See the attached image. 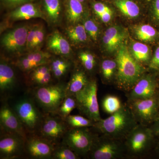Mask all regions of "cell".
<instances>
[{
  "label": "cell",
  "mask_w": 159,
  "mask_h": 159,
  "mask_svg": "<svg viewBox=\"0 0 159 159\" xmlns=\"http://www.w3.org/2000/svg\"><path fill=\"white\" fill-rule=\"evenodd\" d=\"M97 90V80H92L82 90L75 95L77 100V108L80 113L95 122L102 119L99 113Z\"/></svg>",
  "instance_id": "cell-5"
},
{
  "label": "cell",
  "mask_w": 159,
  "mask_h": 159,
  "mask_svg": "<svg viewBox=\"0 0 159 159\" xmlns=\"http://www.w3.org/2000/svg\"><path fill=\"white\" fill-rule=\"evenodd\" d=\"M70 65V63L68 61L62 58H56L52 61L51 62V71L55 70L61 67L64 66Z\"/></svg>",
  "instance_id": "cell-42"
},
{
  "label": "cell",
  "mask_w": 159,
  "mask_h": 159,
  "mask_svg": "<svg viewBox=\"0 0 159 159\" xmlns=\"http://www.w3.org/2000/svg\"><path fill=\"white\" fill-rule=\"evenodd\" d=\"M79 58L84 68L86 70H93L96 65V60L93 54L88 52L80 53Z\"/></svg>",
  "instance_id": "cell-33"
},
{
  "label": "cell",
  "mask_w": 159,
  "mask_h": 159,
  "mask_svg": "<svg viewBox=\"0 0 159 159\" xmlns=\"http://www.w3.org/2000/svg\"><path fill=\"white\" fill-rule=\"evenodd\" d=\"M78 1H80V2H83L84 1V0H78Z\"/></svg>",
  "instance_id": "cell-49"
},
{
  "label": "cell",
  "mask_w": 159,
  "mask_h": 159,
  "mask_svg": "<svg viewBox=\"0 0 159 159\" xmlns=\"http://www.w3.org/2000/svg\"><path fill=\"white\" fill-rule=\"evenodd\" d=\"M139 124L129 107L122 105L108 118L95 122L92 128L100 134L123 142Z\"/></svg>",
  "instance_id": "cell-1"
},
{
  "label": "cell",
  "mask_w": 159,
  "mask_h": 159,
  "mask_svg": "<svg viewBox=\"0 0 159 159\" xmlns=\"http://www.w3.org/2000/svg\"><path fill=\"white\" fill-rule=\"evenodd\" d=\"M131 54L139 63L148 62L151 59V51L149 47L140 42H134L131 48Z\"/></svg>",
  "instance_id": "cell-23"
},
{
  "label": "cell",
  "mask_w": 159,
  "mask_h": 159,
  "mask_svg": "<svg viewBox=\"0 0 159 159\" xmlns=\"http://www.w3.org/2000/svg\"><path fill=\"white\" fill-rule=\"evenodd\" d=\"M70 127L64 119L54 113H45L38 136L54 145L59 144Z\"/></svg>",
  "instance_id": "cell-9"
},
{
  "label": "cell",
  "mask_w": 159,
  "mask_h": 159,
  "mask_svg": "<svg viewBox=\"0 0 159 159\" xmlns=\"http://www.w3.org/2000/svg\"><path fill=\"white\" fill-rule=\"evenodd\" d=\"M28 26L18 27L3 35L2 44L8 52L16 53L25 48L27 35L29 31Z\"/></svg>",
  "instance_id": "cell-14"
},
{
  "label": "cell",
  "mask_w": 159,
  "mask_h": 159,
  "mask_svg": "<svg viewBox=\"0 0 159 159\" xmlns=\"http://www.w3.org/2000/svg\"><path fill=\"white\" fill-rule=\"evenodd\" d=\"M44 29L43 26L36 25L35 40L33 45V51L39 50L44 39Z\"/></svg>",
  "instance_id": "cell-37"
},
{
  "label": "cell",
  "mask_w": 159,
  "mask_h": 159,
  "mask_svg": "<svg viewBox=\"0 0 159 159\" xmlns=\"http://www.w3.org/2000/svg\"><path fill=\"white\" fill-rule=\"evenodd\" d=\"M10 17L14 20H25L33 18H43V15L35 5L28 3L12 11Z\"/></svg>",
  "instance_id": "cell-20"
},
{
  "label": "cell",
  "mask_w": 159,
  "mask_h": 159,
  "mask_svg": "<svg viewBox=\"0 0 159 159\" xmlns=\"http://www.w3.org/2000/svg\"><path fill=\"white\" fill-rule=\"evenodd\" d=\"M112 15V11L111 9L110 10L105 11L102 14L99 15L98 16L100 18V19L103 22L107 23L110 21Z\"/></svg>",
  "instance_id": "cell-45"
},
{
  "label": "cell",
  "mask_w": 159,
  "mask_h": 159,
  "mask_svg": "<svg viewBox=\"0 0 159 159\" xmlns=\"http://www.w3.org/2000/svg\"><path fill=\"white\" fill-rule=\"evenodd\" d=\"M55 145L36 134L27 137L25 153L30 157L37 159H51Z\"/></svg>",
  "instance_id": "cell-12"
},
{
  "label": "cell",
  "mask_w": 159,
  "mask_h": 159,
  "mask_svg": "<svg viewBox=\"0 0 159 159\" xmlns=\"http://www.w3.org/2000/svg\"><path fill=\"white\" fill-rule=\"evenodd\" d=\"M115 6L126 17L134 18L139 16L140 9L136 3L131 0H115Z\"/></svg>",
  "instance_id": "cell-24"
},
{
  "label": "cell",
  "mask_w": 159,
  "mask_h": 159,
  "mask_svg": "<svg viewBox=\"0 0 159 159\" xmlns=\"http://www.w3.org/2000/svg\"><path fill=\"white\" fill-rule=\"evenodd\" d=\"M152 126L150 127L154 135L159 136V119H157L154 122Z\"/></svg>",
  "instance_id": "cell-46"
},
{
  "label": "cell",
  "mask_w": 159,
  "mask_h": 159,
  "mask_svg": "<svg viewBox=\"0 0 159 159\" xmlns=\"http://www.w3.org/2000/svg\"><path fill=\"white\" fill-rule=\"evenodd\" d=\"M101 73L104 81L109 82L112 80L115 75H116L117 64L113 60H104L100 66Z\"/></svg>",
  "instance_id": "cell-30"
},
{
  "label": "cell",
  "mask_w": 159,
  "mask_h": 159,
  "mask_svg": "<svg viewBox=\"0 0 159 159\" xmlns=\"http://www.w3.org/2000/svg\"><path fill=\"white\" fill-rule=\"evenodd\" d=\"M48 48L54 54L69 57L71 54L70 43L58 31H55L49 36L47 41Z\"/></svg>",
  "instance_id": "cell-17"
},
{
  "label": "cell",
  "mask_w": 159,
  "mask_h": 159,
  "mask_svg": "<svg viewBox=\"0 0 159 159\" xmlns=\"http://www.w3.org/2000/svg\"><path fill=\"white\" fill-rule=\"evenodd\" d=\"M66 32L70 40L75 44L82 43L87 40L88 34L84 25L76 24L70 26Z\"/></svg>",
  "instance_id": "cell-25"
},
{
  "label": "cell",
  "mask_w": 159,
  "mask_h": 159,
  "mask_svg": "<svg viewBox=\"0 0 159 159\" xmlns=\"http://www.w3.org/2000/svg\"><path fill=\"white\" fill-rule=\"evenodd\" d=\"M16 66L24 72H30L38 66H42L38 63L31 61L25 57H20L16 62Z\"/></svg>",
  "instance_id": "cell-34"
},
{
  "label": "cell",
  "mask_w": 159,
  "mask_h": 159,
  "mask_svg": "<svg viewBox=\"0 0 159 159\" xmlns=\"http://www.w3.org/2000/svg\"><path fill=\"white\" fill-rule=\"evenodd\" d=\"M70 128L93 127L95 122L84 116L77 115H69L65 118Z\"/></svg>",
  "instance_id": "cell-29"
},
{
  "label": "cell",
  "mask_w": 159,
  "mask_h": 159,
  "mask_svg": "<svg viewBox=\"0 0 159 159\" xmlns=\"http://www.w3.org/2000/svg\"><path fill=\"white\" fill-rule=\"evenodd\" d=\"M51 73H52L51 70L49 71L45 75H44L43 77L36 80L32 83L36 85L37 86L36 87L50 84H51L50 83L51 81V78H52Z\"/></svg>",
  "instance_id": "cell-41"
},
{
  "label": "cell",
  "mask_w": 159,
  "mask_h": 159,
  "mask_svg": "<svg viewBox=\"0 0 159 159\" xmlns=\"http://www.w3.org/2000/svg\"><path fill=\"white\" fill-rule=\"evenodd\" d=\"M46 14L51 22H58L60 17L61 5L59 0H44Z\"/></svg>",
  "instance_id": "cell-26"
},
{
  "label": "cell",
  "mask_w": 159,
  "mask_h": 159,
  "mask_svg": "<svg viewBox=\"0 0 159 159\" xmlns=\"http://www.w3.org/2000/svg\"><path fill=\"white\" fill-rule=\"evenodd\" d=\"M0 125L1 130L19 134L25 139L28 137L14 109L6 102L3 103L0 109Z\"/></svg>",
  "instance_id": "cell-13"
},
{
  "label": "cell",
  "mask_w": 159,
  "mask_h": 159,
  "mask_svg": "<svg viewBox=\"0 0 159 159\" xmlns=\"http://www.w3.org/2000/svg\"><path fill=\"white\" fill-rule=\"evenodd\" d=\"M157 150L159 153V142H158V144L157 147Z\"/></svg>",
  "instance_id": "cell-48"
},
{
  "label": "cell",
  "mask_w": 159,
  "mask_h": 159,
  "mask_svg": "<svg viewBox=\"0 0 159 159\" xmlns=\"http://www.w3.org/2000/svg\"><path fill=\"white\" fill-rule=\"evenodd\" d=\"M13 109L27 133L35 134L39 130L44 115L35 105L34 100L25 98L18 101Z\"/></svg>",
  "instance_id": "cell-6"
},
{
  "label": "cell",
  "mask_w": 159,
  "mask_h": 159,
  "mask_svg": "<svg viewBox=\"0 0 159 159\" xmlns=\"http://www.w3.org/2000/svg\"><path fill=\"white\" fill-rule=\"evenodd\" d=\"M126 154L124 142L97 134L88 156L93 159H118Z\"/></svg>",
  "instance_id": "cell-4"
},
{
  "label": "cell",
  "mask_w": 159,
  "mask_h": 159,
  "mask_svg": "<svg viewBox=\"0 0 159 159\" xmlns=\"http://www.w3.org/2000/svg\"><path fill=\"white\" fill-rule=\"evenodd\" d=\"M157 83L152 75L142 76L130 91L129 100L149 99L155 97Z\"/></svg>",
  "instance_id": "cell-15"
},
{
  "label": "cell",
  "mask_w": 159,
  "mask_h": 159,
  "mask_svg": "<svg viewBox=\"0 0 159 159\" xmlns=\"http://www.w3.org/2000/svg\"><path fill=\"white\" fill-rule=\"evenodd\" d=\"M126 38V32L118 26L108 28L106 31L102 42L107 51L113 52L117 51L123 44Z\"/></svg>",
  "instance_id": "cell-16"
},
{
  "label": "cell",
  "mask_w": 159,
  "mask_h": 159,
  "mask_svg": "<svg viewBox=\"0 0 159 159\" xmlns=\"http://www.w3.org/2000/svg\"><path fill=\"white\" fill-rule=\"evenodd\" d=\"M93 8L95 12L97 15L102 13L105 11L110 10L111 9L107 6L105 4L101 2H97L95 3L93 6Z\"/></svg>",
  "instance_id": "cell-44"
},
{
  "label": "cell",
  "mask_w": 159,
  "mask_h": 159,
  "mask_svg": "<svg viewBox=\"0 0 159 159\" xmlns=\"http://www.w3.org/2000/svg\"><path fill=\"white\" fill-rule=\"evenodd\" d=\"M70 65L64 66L61 67L59 68L52 72V74L55 78L57 79H59L61 78L63 76H64L65 74L67 73L69 69H70Z\"/></svg>",
  "instance_id": "cell-43"
},
{
  "label": "cell",
  "mask_w": 159,
  "mask_h": 159,
  "mask_svg": "<svg viewBox=\"0 0 159 159\" xmlns=\"http://www.w3.org/2000/svg\"><path fill=\"white\" fill-rule=\"evenodd\" d=\"M31 61L38 63L42 65L48 64L51 55L48 52H43L38 50L29 52L25 56Z\"/></svg>",
  "instance_id": "cell-32"
},
{
  "label": "cell",
  "mask_w": 159,
  "mask_h": 159,
  "mask_svg": "<svg viewBox=\"0 0 159 159\" xmlns=\"http://www.w3.org/2000/svg\"><path fill=\"white\" fill-rule=\"evenodd\" d=\"M26 139L19 134L1 130L0 158L13 159L25 152Z\"/></svg>",
  "instance_id": "cell-11"
},
{
  "label": "cell",
  "mask_w": 159,
  "mask_h": 159,
  "mask_svg": "<svg viewBox=\"0 0 159 159\" xmlns=\"http://www.w3.org/2000/svg\"><path fill=\"white\" fill-rule=\"evenodd\" d=\"M154 136L150 128L139 124L124 141L127 154L138 156L147 152L152 144Z\"/></svg>",
  "instance_id": "cell-8"
},
{
  "label": "cell",
  "mask_w": 159,
  "mask_h": 159,
  "mask_svg": "<svg viewBox=\"0 0 159 159\" xmlns=\"http://www.w3.org/2000/svg\"><path fill=\"white\" fill-rule=\"evenodd\" d=\"M83 7L78 0H68L67 6L66 17L69 23L76 25L82 18Z\"/></svg>",
  "instance_id": "cell-22"
},
{
  "label": "cell",
  "mask_w": 159,
  "mask_h": 159,
  "mask_svg": "<svg viewBox=\"0 0 159 159\" xmlns=\"http://www.w3.org/2000/svg\"><path fill=\"white\" fill-rule=\"evenodd\" d=\"M6 2L9 4L13 5V4H17L19 3L24 2L28 0H5Z\"/></svg>",
  "instance_id": "cell-47"
},
{
  "label": "cell",
  "mask_w": 159,
  "mask_h": 159,
  "mask_svg": "<svg viewBox=\"0 0 159 159\" xmlns=\"http://www.w3.org/2000/svg\"><path fill=\"white\" fill-rule=\"evenodd\" d=\"M16 84L15 75L12 68L5 61L0 64V91L1 94L9 93Z\"/></svg>",
  "instance_id": "cell-18"
},
{
  "label": "cell",
  "mask_w": 159,
  "mask_h": 159,
  "mask_svg": "<svg viewBox=\"0 0 159 159\" xmlns=\"http://www.w3.org/2000/svg\"><path fill=\"white\" fill-rule=\"evenodd\" d=\"M66 84L59 83L37 87L34 89V101L45 113H55L66 96Z\"/></svg>",
  "instance_id": "cell-3"
},
{
  "label": "cell",
  "mask_w": 159,
  "mask_h": 159,
  "mask_svg": "<svg viewBox=\"0 0 159 159\" xmlns=\"http://www.w3.org/2000/svg\"><path fill=\"white\" fill-rule=\"evenodd\" d=\"M151 16L153 22L159 25V0L152 1Z\"/></svg>",
  "instance_id": "cell-38"
},
{
  "label": "cell",
  "mask_w": 159,
  "mask_h": 159,
  "mask_svg": "<svg viewBox=\"0 0 159 159\" xmlns=\"http://www.w3.org/2000/svg\"><path fill=\"white\" fill-rule=\"evenodd\" d=\"M77 100L75 96H66L54 114H57L63 119H65L70 115L74 109L77 108Z\"/></svg>",
  "instance_id": "cell-28"
},
{
  "label": "cell",
  "mask_w": 159,
  "mask_h": 159,
  "mask_svg": "<svg viewBox=\"0 0 159 159\" xmlns=\"http://www.w3.org/2000/svg\"><path fill=\"white\" fill-rule=\"evenodd\" d=\"M87 75L83 70L74 71L66 87V96H75L87 85L90 81Z\"/></svg>",
  "instance_id": "cell-19"
},
{
  "label": "cell",
  "mask_w": 159,
  "mask_h": 159,
  "mask_svg": "<svg viewBox=\"0 0 159 159\" xmlns=\"http://www.w3.org/2000/svg\"><path fill=\"white\" fill-rule=\"evenodd\" d=\"M90 128H70L63 138L62 142L79 156H87L97 134L91 130Z\"/></svg>",
  "instance_id": "cell-7"
},
{
  "label": "cell",
  "mask_w": 159,
  "mask_h": 159,
  "mask_svg": "<svg viewBox=\"0 0 159 159\" xmlns=\"http://www.w3.org/2000/svg\"><path fill=\"white\" fill-rule=\"evenodd\" d=\"M129 107L139 124L147 126L158 119L159 101L155 97L130 100Z\"/></svg>",
  "instance_id": "cell-10"
},
{
  "label": "cell",
  "mask_w": 159,
  "mask_h": 159,
  "mask_svg": "<svg viewBox=\"0 0 159 159\" xmlns=\"http://www.w3.org/2000/svg\"><path fill=\"white\" fill-rule=\"evenodd\" d=\"M51 70V66L48 64L43 65L35 68L30 71L29 78L32 82L43 77L46 73Z\"/></svg>",
  "instance_id": "cell-36"
},
{
  "label": "cell",
  "mask_w": 159,
  "mask_h": 159,
  "mask_svg": "<svg viewBox=\"0 0 159 159\" xmlns=\"http://www.w3.org/2000/svg\"><path fill=\"white\" fill-rule=\"evenodd\" d=\"M36 25H34L29 30L27 35V41H26V49L28 51L31 52L33 51V45L35 37V31H36Z\"/></svg>",
  "instance_id": "cell-39"
},
{
  "label": "cell",
  "mask_w": 159,
  "mask_h": 159,
  "mask_svg": "<svg viewBox=\"0 0 159 159\" xmlns=\"http://www.w3.org/2000/svg\"><path fill=\"white\" fill-rule=\"evenodd\" d=\"M122 105L119 98L112 95L107 96L102 100V109L105 112L111 115L120 109Z\"/></svg>",
  "instance_id": "cell-31"
},
{
  "label": "cell",
  "mask_w": 159,
  "mask_h": 159,
  "mask_svg": "<svg viewBox=\"0 0 159 159\" xmlns=\"http://www.w3.org/2000/svg\"><path fill=\"white\" fill-rule=\"evenodd\" d=\"M134 31L137 38L142 41L154 43L159 40V31L151 25L137 26Z\"/></svg>",
  "instance_id": "cell-21"
},
{
  "label": "cell",
  "mask_w": 159,
  "mask_h": 159,
  "mask_svg": "<svg viewBox=\"0 0 159 159\" xmlns=\"http://www.w3.org/2000/svg\"><path fill=\"white\" fill-rule=\"evenodd\" d=\"M84 28L88 34L94 41H97L99 34V28L95 22L93 20H86L84 24Z\"/></svg>",
  "instance_id": "cell-35"
},
{
  "label": "cell",
  "mask_w": 159,
  "mask_h": 159,
  "mask_svg": "<svg viewBox=\"0 0 159 159\" xmlns=\"http://www.w3.org/2000/svg\"><path fill=\"white\" fill-rule=\"evenodd\" d=\"M117 51V84L122 90L130 91L142 77L144 69L125 45L122 44Z\"/></svg>",
  "instance_id": "cell-2"
},
{
  "label": "cell",
  "mask_w": 159,
  "mask_h": 159,
  "mask_svg": "<svg viewBox=\"0 0 159 159\" xmlns=\"http://www.w3.org/2000/svg\"><path fill=\"white\" fill-rule=\"evenodd\" d=\"M149 66L152 70H159V42L152 57Z\"/></svg>",
  "instance_id": "cell-40"
},
{
  "label": "cell",
  "mask_w": 159,
  "mask_h": 159,
  "mask_svg": "<svg viewBox=\"0 0 159 159\" xmlns=\"http://www.w3.org/2000/svg\"><path fill=\"white\" fill-rule=\"evenodd\" d=\"M80 157L61 142L55 145L51 159H79Z\"/></svg>",
  "instance_id": "cell-27"
}]
</instances>
